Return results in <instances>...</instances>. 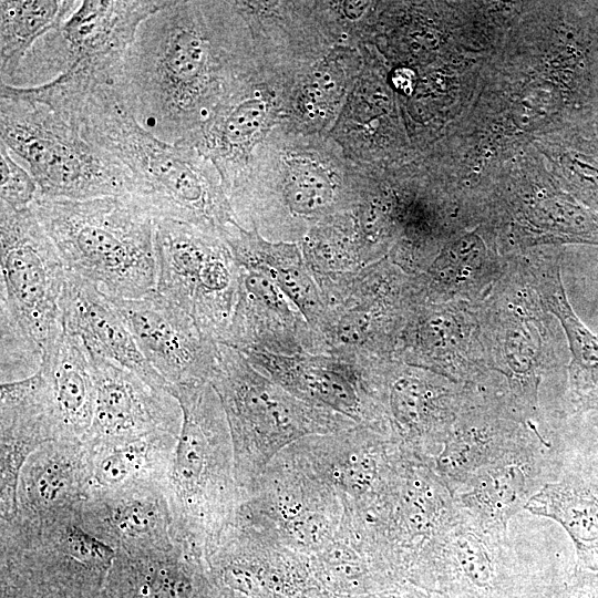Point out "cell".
<instances>
[{
  "mask_svg": "<svg viewBox=\"0 0 598 598\" xmlns=\"http://www.w3.org/2000/svg\"><path fill=\"white\" fill-rule=\"evenodd\" d=\"M47 103L127 171L131 196L156 223L179 221L223 239L238 223L212 161L190 145L164 142L142 126L116 81L55 86Z\"/></svg>",
  "mask_w": 598,
  "mask_h": 598,
  "instance_id": "obj_2",
  "label": "cell"
},
{
  "mask_svg": "<svg viewBox=\"0 0 598 598\" xmlns=\"http://www.w3.org/2000/svg\"><path fill=\"white\" fill-rule=\"evenodd\" d=\"M166 0H84L56 30L41 38L13 79L30 87L68 70L116 81L141 24L168 4Z\"/></svg>",
  "mask_w": 598,
  "mask_h": 598,
  "instance_id": "obj_11",
  "label": "cell"
},
{
  "mask_svg": "<svg viewBox=\"0 0 598 598\" xmlns=\"http://www.w3.org/2000/svg\"><path fill=\"white\" fill-rule=\"evenodd\" d=\"M524 271L547 311L559 320L568 341L566 412H598V334L587 328L569 303L557 259H534Z\"/></svg>",
  "mask_w": 598,
  "mask_h": 598,
  "instance_id": "obj_27",
  "label": "cell"
},
{
  "mask_svg": "<svg viewBox=\"0 0 598 598\" xmlns=\"http://www.w3.org/2000/svg\"><path fill=\"white\" fill-rule=\"evenodd\" d=\"M297 73L255 51L252 64L230 85L189 144L212 161L229 197L244 182L258 147L286 123Z\"/></svg>",
  "mask_w": 598,
  "mask_h": 598,
  "instance_id": "obj_13",
  "label": "cell"
},
{
  "mask_svg": "<svg viewBox=\"0 0 598 598\" xmlns=\"http://www.w3.org/2000/svg\"><path fill=\"white\" fill-rule=\"evenodd\" d=\"M177 435L159 432L138 439L87 446L92 488L135 482H166Z\"/></svg>",
  "mask_w": 598,
  "mask_h": 598,
  "instance_id": "obj_34",
  "label": "cell"
},
{
  "mask_svg": "<svg viewBox=\"0 0 598 598\" xmlns=\"http://www.w3.org/2000/svg\"><path fill=\"white\" fill-rule=\"evenodd\" d=\"M62 437L48 384L38 370L0 388V520L18 513V483L28 458Z\"/></svg>",
  "mask_w": 598,
  "mask_h": 598,
  "instance_id": "obj_23",
  "label": "cell"
},
{
  "mask_svg": "<svg viewBox=\"0 0 598 598\" xmlns=\"http://www.w3.org/2000/svg\"><path fill=\"white\" fill-rule=\"evenodd\" d=\"M549 447L536 429L499 458L481 468L454 496L457 508L482 528L507 535L512 517L548 483Z\"/></svg>",
  "mask_w": 598,
  "mask_h": 598,
  "instance_id": "obj_22",
  "label": "cell"
},
{
  "mask_svg": "<svg viewBox=\"0 0 598 598\" xmlns=\"http://www.w3.org/2000/svg\"><path fill=\"white\" fill-rule=\"evenodd\" d=\"M1 333L41 353L62 330L66 269L32 206L0 202Z\"/></svg>",
  "mask_w": 598,
  "mask_h": 598,
  "instance_id": "obj_9",
  "label": "cell"
},
{
  "mask_svg": "<svg viewBox=\"0 0 598 598\" xmlns=\"http://www.w3.org/2000/svg\"><path fill=\"white\" fill-rule=\"evenodd\" d=\"M206 565L178 547L143 553H115L106 576L107 598H195Z\"/></svg>",
  "mask_w": 598,
  "mask_h": 598,
  "instance_id": "obj_31",
  "label": "cell"
},
{
  "mask_svg": "<svg viewBox=\"0 0 598 598\" xmlns=\"http://www.w3.org/2000/svg\"><path fill=\"white\" fill-rule=\"evenodd\" d=\"M62 326L86 349L135 373L154 389L169 384L147 362L111 298L93 282L66 271L60 299Z\"/></svg>",
  "mask_w": 598,
  "mask_h": 598,
  "instance_id": "obj_26",
  "label": "cell"
},
{
  "mask_svg": "<svg viewBox=\"0 0 598 598\" xmlns=\"http://www.w3.org/2000/svg\"><path fill=\"white\" fill-rule=\"evenodd\" d=\"M224 240L239 267L258 271L272 281L318 331L324 306L299 244L268 240L256 229H246L238 223L231 225Z\"/></svg>",
  "mask_w": 598,
  "mask_h": 598,
  "instance_id": "obj_29",
  "label": "cell"
},
{
  "mask_svg": "<svg viewBox=\"0 0 598 598\" xmlns=\"http://www.w3.org/2000/svg\"><path fill=\"white\" fill-rule=\"evenodd\" d=\"M359 371L375 408V424L432 465L457 417L466 385L398 359Z\"/></svg>",
  "mask_w": 598,
  "mask_h": 598,
  "instance_id": "obj_14",
  "label": "cell"
},
{
  "mask_svg": "<svg viewBox=\"0 0 598 598\" xmlns=\"http://www.w3.org/2000/svg\"><path fill=\"white\" fill-rule=\"evenodd\" d=\"M0 135L30 168L38 196L84 200L133 192L127 171L47 104L0 86Z\"/></svg>",
  "mask_w": 598,
  "mask_h": 598,
  "instance_id": "obj_7",
  "label": "cell"
},
{
  "mask_svg": "<svg viewBox=\"0 0 598 598\" xmlns=\"http://www.w3.org/2000/svg\"><path fill=\"white\" fill-rule=\"evenodd\" d=\"M241 354L261 373L306 402L331 409L359 424L375 421L374 405L361 372L341 359L309 352Z\"/></svg>",
  "mask_w": 598,
  "mask_h": 598,
  "instance_id": "obj_25",
  "label": "cell"
},
{
  "mask_svg": "<svg viewBox=\"0 0 598 598\" xmlns=\"http://www.w3.org/2000/svg\"><path fill=\"white\" fill-rule=\"evenodd\" d=\"M80 524L115 553L174 548L165 483L147 481L92 488Z\"/></svg>",
  "mask_w": 598,
  "mask_h": 598,
  "instance_id": "obj_20",
  "label": "cell"
},
{
  "mask_svg": "<svg viewBox=\"0 0 598 598\" xmlns=\"http://www.w3.org/2000/svg\"><path fill=\"white\" fill-rule=\"evenodd\" d=\"M299 246L313 278L348 274L368 266L352 209L318 224Z\"/></svg>",
  "mask_w": 598,
  "mask_h": 598,
  "instance_id": "obj_36",
  "label": "cell"
},
{
  "mask_svg": "<svg viewBox=\"0 0 598 598\" xmlns=\"http://www.w3.org/2000/svg\"><path fill=\"white\" fill-rule=\"evenodd\" d=\"M534 429L515 415L498 390L466 385L457 417L432 467L455 496L481 468L503 456Z\"/></svg>",
  "mask_w": 598,
  "mask_h": 598,
  "instance_id": "obj_18",
  "label": "cell"
},
{
  "mask_svg": "<svg viewBox=\"0 0 598 598\" xmlns=\"http://www.w3.org/2000/svg\"><path fill=\"white\" fill-rule=\"evenodd\" d=\"M254 60L233 1L169 0L141 24L116 84L148 132L189 144Z\"/></svg>",
  "mask_w": 598,
  "mask_h": 598,
  "instance_id": "obj_1",
  "label": "cell"
},
{
  "mask_svg": "<svg viewBox=\"0 0 598 598\" xmlns=\"http://www.w3.org/2000/svg\"><path fill=\"white\" fill-rule=\"evenodd\" d=\"M324 315L318 336L324 353L357 368L396 359L420 303L415 275L386 256L352 272L315 278Z\"/></svg>",
  "mask_w": 598,
  "mask_h": 598,
  "instance_id": "obj_8",
  "label": "cell"
},
{
  "mask_svg": "<svg viewBox=\"0 0 598 598\" xmlns=\"http://www.w3.org/2000/svg\"><path fill=\"white\" fill-rule=\"evenodd\" d=\"M363 66L359 48L338 45L297 73L286 125L308 134H329Z\"/></svg>",
  "mask_w": 598,
  "mask_h": 598,
  "instance_id": "obj_28",
  "label": "cell"
},
{
  "mask_svg": "<svg viewBox=\"0 0 598 598\" xmlns=\"http://www.w3.org/2000/svg\"><path fill=\"white\" fill-rule=\"evenodd\" d=\"M81 1L21 0L0 2L1 84H10L34 44L59 29Z\"/></svg>",
  "mask_w": 598,
  "mask_h": 598,
  "instance_id": "obj_35",
  "label": "cell"
},
{
  "mask_svg": "<svg viewBox=\"0 0 598 598\" xmlns=\"http://www.w3.org/2000/svg\"><path fill=\"white\" fill-rule=\"evenodd\" d=\"M0 202L16 209L31 207L38 195V185L32 175L14 162L2 142H0Z\"/></svg>",
  "mask_w": 598,
  "mask_h": 598,
  "instance_id": "obj_37",
  "label": "cell"
},
{
  "mask_svg": "<svg viewBox=\"0 0 598 598\" xmlns=\"http://www.w3.org/2000/svg\"><path fill=\"white\" fill-rule=\"evenodd\" d=\"M66 271L116 299L156 288V220L131 195L84 200L38 196L31 205Z\"/></svg>",
  "mask_w": 598,
  "mask_h": 598,
  "instance_id": "obj_5",
  "label": "cell"
},
{
  "mask_svg": "<svg viewBox=\"0 0 598 598\" xmlns=\"http://www.w3.org/2000/svg\"><path fill=\"white\" fill-rule=\"evenodd\" d=\"M504 271L478 238L465 237L446 246L415 278L423 302L478 305Z\"/></svg>",
  "mask_w": 598,
  "mask_h": 598,
  "instance_id": "obj_33",
  "label": "cell"
},
{
  "mask_svg": "<svg viewBox=\"0 0 598 598\" xmlns=\"http://www.w3.org/2000/svg\"><path fill=\"white\" fill-rule=\"evenodd\" d=\"M373 174L350 161L329 134L276 127L229 197L237 221L271 241L297 243L318 224L357 207Z\"/></svg>",
  "mask_w": 598,
  "mask_h": 598,
  "instance_id": "obj_3",
  "label": "cell"
},
{
  "mask_svg": "<svg viewBox=\"0 0 598 598\" xmlns=\"http://www.w3.org/2000/svg\"><path fill=\"white\" fill-rule=\"evenodd\" d=\"M111 301L147 362L169 385L209 382L219 343L204 334L186 312L156 290L137 299Z\"/></svg>",
  "mask_w": 598,
  "mask_h": 598,
  "instance_id": "obj_16",
  "label": "cell"
},
{
  "mask_svg": "<svg viewBox=\"0 0 598 598\" xmlns=\"http://www.w3.org/2000/svg\"><path fill=\"white\" fill-rule=\"evenodd\" d=\"M456 515L454 496L432 465L409 452L374 530L372 549L377 563L417 568Z\"/></svg>",
  "mask_w": 598,
  "mask_h": 598,
  "instance_id": "obj_15",
  "label": "cell"
},
{
  "mask_svg": "<svg viewBox=\"0 0 598 598\" xmlns=\"http://www.w3.org/2000/svg\"><path fill=\"white\" fill-rule=\"evenodd\" d=\"M220 344L240 353L324 354L321 339L296 305L262 274L241 267L235 311Z\"/></svg>",
  "mask_w": 598,
  "mask_h": 598,
  "instance_id": "obj_21",
  "label": "cell"
},
{
  "mask_svg": "<svg viewBox=\"0 0 598 598\" xmlns=\"http://www.w3.org/2000/svg\"><path fill=\"white\" fill-rule=\"evenodd\" d=\"M477 306L466 302L420 303L396 359L462 385H478L489 371Z\"/></svg>",
  "mask_w": 598,
  "mask_h": 598,
  "instance_id": "obj_17",
  "label": "cell"
},
{
  "mask_svg": "<svg viewBox=\"0 0 598 598\" xmlns=\"http://www.w3.org/2000/svg\"><path fill=\"white\" fill-rule=\"evenodd\" d=\"M224 408L239 487L248 497L271 461L292 443L348 430L352 419L306 402L219 343L209 380Z\"/></svg>",
  "mask_w": 598,
  "mask_h": 598,
  "instance_id": "obj_6",
  "label": "cell"
},
{
  "mask_svg": "<svg viewBox=\"0 0 598 598\" xmlns=\"http://www.w3.org/2000/svg\"><path fill=\"white\" fill-rule=\"evenodd\" d=\"M90 357L95 402L92 424L83 440L87 446L159 432L178 436L182 411L168 391L152 388L135 373L92 352Z\"/></svg>",
  "mask_w": 598,
  "mask_h": 598,
  "instance_id": "obj_19",
  "label": "cell"
},
{
  "mask_svg": "<svg viewBox=\"0 0 598 598\" xmlns=\"http://www.w3.org/2000/svg\"><path fill=\"white\" fill-rule=\"evenodd\" d=\"M155 252V290L186 312L204 334L223 343L239 289V267L225 240L192 225L159 220Z\"/></svg>",
  "mask_w": 598,
  "mask_h": 598,
  "instance_id": "obj_12",
  "label": "cell"
},
{
  "mask_svg": "<svg viewBox=\"0 0 598 598\" xmlns=\"http://www.w3.org/2000/svg\"><path fill=\"white\" fill-rule=\"evenodd\" d=\"M43 375L62 431V437L84 440L94 413L95 383L90 352L63 326L42 353Z\"/></svg>",
  "mask_w": 598,
  "mask_h": 598,
  "instance_id": "obj_30",
  "label": "cell"
},
{
  "mask_svg": "<svg viewBox=\"0 0 598 598\" xmlns=\"http://www.w3.org/2000/svg\"><path fill=\"white\" fill-rule=\"evenodd\" d=\"M182 425L165 489L174 544L206 565L246 498L238 485L228 422L210 382L169 385Z\"/></svg>",
  "mask_w": 598,
  "mask_h": 598,
  "instance_id": "obj_4",
  "label": "cell"
},
{
  "mask_svg": "<svg viewBox=\"0 0 598 598\" xmlns=\"http://www.w3.org/2000/svg\"><path fill=\"white\" fill-rule=\"evenodd\" d=\"M91 489L92 470L85 443L73 437L50 441L21 470L17 515L30 522H80Z\"/></svg>",
  "mask_w": 598,
  "mask_h": 598,
  "instance_id": "obj_24",
  "label": "cell"
},
{
  "mask_svg": "<svg viewBox=\"0 0 598 598\" xmlns=\"http://www.w3.org/2000/svg\"><path fill=\"white\" fill-rule=\"evenodd\" d=\"M524 509L558 523L574 543L579 568L598 573V477L568 473L546 483Z\"/></svg>",
  "mask_w": 598,
  "mask_h": 598,
  "instance_id": "obj_32",
  "label": "cell"
},
{
  "mask_svg": "<svg viewBox=\"0 0 598 598\" xmlns=\"http://www.w3.org/2000/svg\"><path fill=\"white\" fill-rule=\"evenodd\" d=\"M68 74H76V73H68ZM63 75H66V74H63ZM80 75H82V74H80ZM58 78H59V76H58ZM89 78H90V76H89ZM27 89H29V87H27ZM27 89L23 90V94H25V90H27ZM25 96H27V95H25ZM27 97H28V96H27ZM29 99H30V97H29ZM34 101H35V100H34Z\"/></svg>",
  "mask_w": 598,
  "mask_h": 598,
  "instance_id": "obj_38",
  "label": "cell"
},
{
  "mask_svg": "<svg viewBox=\"0 0 598 598\" xmlns=\"http://www.w3.org/2000/svg\"><path fill=\"white\" fill-rule=\"evenodd\" d=\"M547 310L524 268L505 270L477 313L489 370L504 378V395L516 416L530 423L543 375L553 365Z\"/></svg>",
  "mask_w": 598,
  "mask_h": 598,
  "instance_id": "obj_10",
  "label": "cell"
}]
</instances>
